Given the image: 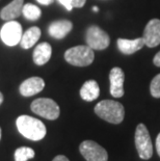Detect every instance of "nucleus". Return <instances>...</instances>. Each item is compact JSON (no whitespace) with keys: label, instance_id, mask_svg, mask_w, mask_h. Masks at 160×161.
Returning a JSON list of instances; mask_svg holds the SVG:
<instances>
[{"label":"nucleus","instance_id":"obj_8","mask_svg":"<svg viewBox=\"0 0 160 161\" xmlns=\"http://www.w3.org/2000/svg\"><path fill=\"white\" fill-rule=\"evenodd\" d=\"M22 35L23 30L21 24L14 21V20L6 22L0 30V37H1L2 42L5 45L11 47L20 44Z\"/></svg>","mask_w":160,"mask_h":161},{"label":"nucleus","instance_id":"obj_6","mask_svg":"<svg viewBox=\"0 0 160 161\" xmlns=\"http://www.w3.org/2000/svg\"><path fill=\"white\" fill-rule=\"evenodd\" d=\"M86 40L87 46L94 50H104L109 46L110 37L98 26H91L86 30Z\"/></svg>","mask_w":160,"mask_h":161},{"label":"nucleus","instance_id":"obj_21","mask_svg":"<svg viewBox=\"0 0 160 161\" xmlns=\"http://www.w3.org/2000/svg\"><path fill=\"white\" fill-rule=\"evenodd\" d=\"M150 92L154 98H160V74L153 78L150 84Z\"/></svg>","mask_w":160,"mask_h":161},{"label":"nucleus","instance_id":"obj_11","mask_svg":"<svg viewBox=\"0 0 160 161\" xmlns=\"http://www.w3.org/2000/svg\"><path fill=\"white\" fill-rule=\"evenodd\" d=\"M45 87V81L41 77H30L23 81L19 87L20 94L24 97H31L33 95L39 94Z\"/></svg>","mask_w":160,"mask_h":161},{"label":"nucleus","instance_id":"obj_10","mask_svg":"<svg viewBox=\"0 0 160 161\" xmlns=\"http://www.w3.org/2000/svg\"><path fill=\"white\" fill-rule=\"evenodd\" d=\"M124 80L125 75L121 68H112L109 72L110 94L114 98H121L124 96Z\"/></svg>","mask_w":160,"mask_h":161},{"label":"nucleus","instance_id":"obj_26","mask_svg":"<svg viewBox=\"0 0 160 161\" xmlns=\"http://www.w3.org/2000/svg\"><path fill=\"white\" fill-rule=\"evenodd\" d=\"M2 102H3V95L0 92V105L2 104Z\"/></svg>","mask_w":160,"mask_h":161},{"label":"nucleus","instance_id":"obj_25","mask_svg":"<svg viewBox=\"0 0 160 161\" xmlns=\"http://www.w3.org/2000/svg\"><path fill=\"white\" fill-rule=\"evenodd\" d=\"M36 1L42 5H50L53 2V0H36Z\"/></svg>","mask_w":160,"mask_h":161},{"label":"nucleus","instance_id":"obj_3","mask_svg":"<svg viewBox=\"0 0 160 161\" xmlns=\"http://www.w3.org/2000/svg\"><path fill=\"white\" fill-rule=\"evenodd\" d=\"M64 59L72 66L87 67L93 64L95 59L94 49L87 45L72 47L64 52Z\"/></svg>","mask_w":160,"mask_h":161},{"label":"nucleus","instance_id":"obj_14","mask_svg":"<svg viewBox=\"0 0 160 161\" xmlns=\"http://www.w3.org/2000/svg\"><path fill=\"white\" fill-rule=\"evenodd\" d=\"M118 48L123 54L130 55L137 52L145 46V41L142 37H137L134 40L128 39H118Z\"/></svg>","mask_w":160,"mask_h":161},{"label":"nucleus","instance_id":"obj_16","mask_svg":"<svg viewBox=\"0 0 160 161\" xmlns=\"http://www.w3.org/2000/svg\"><path fill=\"white\" fill-rule=\"evenodd\" d=\"M100 95V87L95 80H87L84 82L83 85L80 88V97L84 101L91 102L99 97Z\"/></svg>","mask_w":160,"mask_h":161},{"label":"nucleus","instance_id":"obj_5","mask_svg":"<svg viewBox=\"0 0 160 161\" xmlns=\"http://www.w3.org/2000/svg\"><path fill=\"white\" fill-rule=\"evenodd\" d=\"M31 110L36 114L42 116L47 119H56L59 116L60 109L55 101L49 98H39L36 99L30 105Z\"/></svg>","mask_w":160,"mask_h":161},{"label":"nucleus","instance_id":"obj_22","mask_svg":"<svg viewBox=\"0 0 160 161\" xmlns=\"http://www.w3.org/2000/svg\"><path fill=\"white\" fill-rule=\"evenodd\" d=\"M153 63L156 67H160V51L158 53H156V55L154 56V59H153Z\"/></svg>","mask_w":160,"mask_h":161},{"label":"nucleus","instance_id":"obj_13","mask_svg":"<svg viewBox=\"0 0 160 161\" xmlns=\"http://www.w3.org/2000/svg\"><path fill=\"white\" fill-rule=\"evenodd\" d=\"M23 5L24 1L23 0H13L11 3L5 5L0 12V18L4 21H12L18 18L22 15Z\"/></svg>","mask_w":160,"mask_h":161},{"label":"nucleus","instance_id":"obj_18","mask_svg":"<svg viewBox=\"0 0 160 161\" xmlns=\"http://www.w3.org/2000/svg\"><path fill=\"white\" fill-rule=\"evenodd\" d=\"M22 15L24 16L27 20L36 21V20H37L41 16H42V11L40 9V8H37V6L35 4L26 3V4L23 5Z\"/></svg>","mask_w":160,"mask_h":161},{"label":"nucleus","instance_id":"obj_17","mask_svg":"<svg viewBox=\"0 0 160 161\" xmlns=\"http://www.w3.org/2000/svg\"><path fill=\"white\" fill-rule=\"evenodd\" d=\"M41 36V29L39 27L33 26L27 29L25 32H23L21 41H20V45L23 49H29L33 47V45L39 41Z\"/></svg>","mask_w":160,"mask_h":161},{"label":"nucleus","instance_id":"obj_27","mask_svg":"<svg viewBox=\"0 0 160 161\" xmlns=\"http://www.w3.org/2000/svg\"><path fill=\"white\" fill-rule=\"evenodd\" d=\"M93 11H94L95 13L99 12V8H98V6H94V8H93Z\"/></svg>","mask_w":160,"mask_h":161},{"label":"nucleus","instance_id":"obj_7","mask_svg":"<svg viewBox=\"0 0 160 161\" xmlns=\"http://www.w3.org/2000/svg\"><path fill=\"white\" fill-rule=\"evenodd\" d=\"M79 151L86 161H107L108 154L103 147L93 140H84L80 143Z\"/></svg>","mask_w":160,"mask_h":161},{"label":"nucleus","instance_id":"obj_2","mask_svg":"<svg viewBox=\"0 0 160 161\" xmlns=\"http://www.w3.org/2000/svg\"><path fill=\"white\" fill-rule=\"evenodd\" d=\"M95 114L108 123L120 124L124 119L125 109L124 106L118 101L103 100L95 106Z\"/></svg>","mask_w":160,"mask_h":161},{"label":"nucleus","instance_id":"obj_23","mask_svg":"<svg viewBox=\"0 0 160 161\" xmlns=\"http://www.w3.org/2000/svg\"><path fill=\"white\" fill-rule=\"evenodd\" d=\"M156 150H157V153L160 157V133L157 135V138H156Z\"/></svg>","mask_w":160,"mask_h":161},{"label":"nucleus","instance_id":"obj_9","mask_svg":"<svg viewBox=\"0 0 160 161\" xmlns=\"http://www.w3.org/2000/svg\"><path fill=\"white\" fill-rule=\"evenodd\" d=\"M142 39L145 45L150 48H154L160 44V20L152 19L146 25Z\"/></svg>","mask_w":160,"mask_h":161},{"label":"nucleus","instance_id":"obj_12","mask_svg":"<svg viewBox=\"0 0 160 161\" xmlns=\"http://www.w3.org/2000/svg\"><path fill=\"white\" fill-rule=\"evenodd\" d=\"M73 28V24L69 20H58L50 24L48 32L49 35L56 40H62L69 35V32Z\"/></svg>","mask_w":160,"mask_h":161},{"label":"nucleus","instance_id":"obj_28","mask_svg":"<svg viewBox=\"0 0 160 161\" xmlns=\"http://www.w3.org/2000/svg\"><path fill=\"white\" fill-rule=\"evenodd\" d=\"M0 139H1V128H0Z\"/></svg>","mask_w":160,"mask_h":161},{"label":"nucleus","instance_id":"obj_1","mask_svg":"<svg viewBox=\"0 0 160 161\" xmlns=\"http://www.w3.org/2000/svg\"><path fill=\"white\" fill-rule=\"evenodd\" d=\"M19 132L33 142L43 139L46 136L47 130L43 122L29 115H20L16 121Z\"/></svg>","mask_w":160,"mask_h":161},{"label":"nucleus","instance_id":"obj_15","mask_svg":"<svg viewBox=\"0 0 160 161\" xmlns=\"http://www.w3.org/2000/svg\"><path fill=\"white\" fill-rule=\"evenodd\" d=\"M51 55H52V47L50 44L46 42L41 43L36 47L32 53L33 63L37 66H43V64L48 63Z\"/></svg>","mask_w":160,"mask_h":161},{"label":"nucleus","instance_id":"obj_4","mask_svg":"<svg viewBox=\"0 0 160 161\" xmlns=\"http://www.w3.org/2000/svg\"><path fill=\"white\" fill-rule=\"evenodd\" d=\"M135 147L138 156L141 159L148 160L153 155V145L150 133L144 124H138L135 130Z\"/></svg>","mask_w":160,"mask_h":161},{"label":"nucleus","instance_id":"obj_20","mask_svg":"<svg viewBox=\"0 0 160 161\" xmlns=\"http://www.w3.org/2000/svg\"><path fill=\"white\" fill-rule=\"evenodd\" d=\"M58 2L63 5L68 11H72L74 8H80L86 4V0H58Z\"/></svg>","mask_w":160,"mask_h":161},{"label":"nucleus","instance_id":"obj_19","mask_svg":"<svg viewBox=\"0 0 160 161\" xmlns=\"http://www.w3.org/2000/svg\"><path fill=\"white\" fill-rule=\"evenodd\" d=\"M36 155L35 151L28 147H21L15 151V161H28Z\"/></svg>","mask_w":160,"mask_h":161},{"label":"nucleus","instance_id":"obj_24","mask_svg":"<svg viewBox=\"0 0 160 161\" xmlns=\"http://www.w3.org/2000/svg\"><path fill=\"white\" fill-rule=\"evenodd\" d=\"M52 161H70V160L68 159L66 156H63V155H58V156H56L55 158H54Z\"/></svg>","mask_w":160,"mask_h":161}]
</instances>
